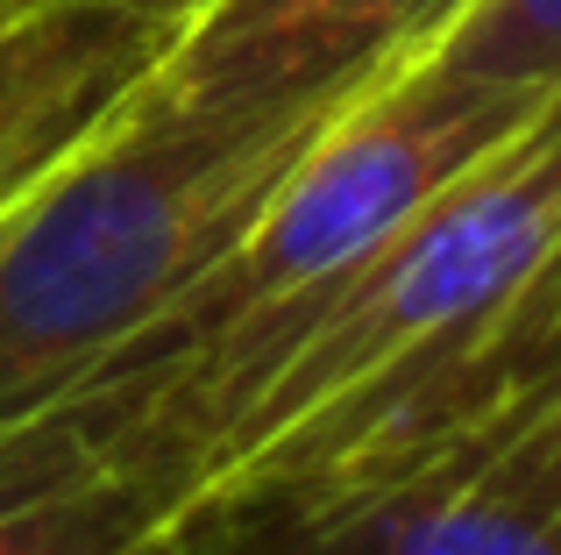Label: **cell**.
<instances>
[{"label": "cell", "instance_id": "1", "mask_svg": "<svg viewBox=\"0 0 561 555\" xmlns=\"http://www.w3.org/2000/svg\"><path fill=\"white\" fill-rule=\"evenodd\" d=\"M561 356V86L277 335L199 420L179 528L299 520L483 420Z\"/></svg>", "mask_w": 561, "mask_h": 555}, {"label": "cell", "instance_id": "2", "mask_svg": "<svg viewBox=\"0 0 561 555\" xmlns=\"http://www.w3.org/2000/svg\"><path fill=\"white\" fill-rule=\"evenodd\" d=\"M377 71L234 107H192L142 79L43 171L0 214V434L107 385Z\"/></svg>", "mask_w": 561, "mask_h": 555}, {"label": "cell", "instance_id": "3", "mask_svg": "<svg viewBox=\"0 0 561 555\" xmlns=\"http://www.w3.org/2000/svg\"><path fill=\"white\" fill-rule=\"evenodd\" d=\"M526 385L320 513L220 534H263L271 555H561V485L534 442Z\"/></svg>", "mask_w": 561, "mask_h": 555}, {"label": "cell", "instance_id": "4", "mask_svg": "<svg viewBox=\"0 0 561 555\" xmlns=\"http://www.w3.org/2000/svg\"><path fill=\"white\" fill-rule=\"evenodd\" d=\"M185 14L157 0H28L0 29V214L164 65Z\"/></svg>", "mask_w": 561, "mask_h": 555}, {"label": "cell", "instance_id": "5", "mask_svg": "<svg viewBox=\"0 0 561 555\" xmlns=\"http://www.w3.org/2000/svg\"><path fill=\"white\" fill-rule=\"evenodd\" d=\"M462 8L469 0H206L150 86L192 107L299 100L412 57Z\"/></svg>", "mask_w": 561, "mask_h": 555}, {"label": "cell", "instance_id": "6", "mask_svg": "<svg viewBox=\"0 0 561 555\" xmlns=\"http://www.w3.org/2000/svg\"><path fill=\"white\" fill-rule=\"evenodd\" d=\"M179 485L85 414L0 434V555H192Z\"/></svg>", "mask_w": 561, "mask_h": 555}, {"label": "cell", "instance_id": "7", "mask_svg": "<svg viewBox=\"0 0 561 555\" xmlns=\"http://www.w3.org/2000/svg\"><path fill=\"white\" fill-rule=\"evenodd\" d=\"M412 57L491 86H561V0H469Z\"/></svg>", "mask_w": 561, "mask_h": 555}, {"label": "cell", "instance_id": "8", "mask_svg": "<svg viewBox=\"0 0 561 555\" xmlns=\"http://www.w3.org/2000/svg\"><path fill=\"white\" fill-rule=\"evenodd\" d=\"M526 420H534V442H540V456H548V471L561 485V356L534 371V385H526Z\"/></svg>", "mask_w": 561, "mask_h": 555}, {"label": "cell", "instance_id": "9", "mask_svg": "<svg viewBox=\"0 0 561 555\" xmlns=\"http://www.w3.org/2000/svg\"><path fill=\"white\" fill-rule=\"evenodd\" d=\"M192 555H242V548H234V534H199ZM263 555H271V548H263Z\"/></svg>", "mask_w": 561, "mask_h": 555}, {"label": "cell", "instance_id": "10", "mask_svg": "<svg viewBox=\"0 0 561 555\" xmlns=\"http://www.w3.org/2000/svg\"><path fill=\"white\" fill-rule=\"evenodd\" d=\"M157 8H179V14H185V22H192V14H199V8H206V0H157Z\"/></svg>", "mask_w": 561, "mask_h": 555}, {"label": "cell", "instance_id": "11", "mask_svg": "<svg viewBox=\"0 0 561 555\" xmlns=\"http://www.w3.org/2000/svg\"><path fill=\"white\" fill-rule=\"evenodd\" d=\"M14 8H28V0H0V29H8V14H14Z\"/></svg>", "mask_w": 561, "mask_h": 555}]
</instances>
